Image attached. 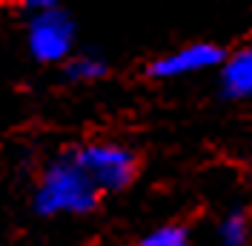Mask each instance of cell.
<instances>
[{"label": "cell", "instance_id": "obj_2", "mask_svg": "<svg viewBox=\"0 0 252 246\" xmlns=\"http://www.w3.org/2000/svg\"><path fill=\"white\" fill-rule=\"evenodd\" d=\"M23 40L37 66H63L78 49V23L55 0H26L23 6Z\"/></svg>", "mask_w": 252, "mask_h": 246}, {"label": "cell", "instance_id": "obj_7", "mask_svg": "<svg viewBox=\"0 0 252 246\" xmlns=\"http://www.w3.org/2000/svg\"><path fill=\"white\" fill-rule=\"evenodd\" d=\"M215 244L218 246H250L252 244V223L250 212L244 206H232L215 226Z\"/></svg>", "mask_w": 252, "mask_h": 246}, {"label": "cell", "instance_id": "obj_8", "mask_svg": "<svg viewBox=\"0 0 252 246\" xmlns=\"http://www.w3.org/2000/svg\"><path fill=\"white\" fill-rule=\"evenodd\" d=\"M138 246H192V235L184 223H160L146 232Z\"/></svg>", "mask_w": 252, "mask_h": 246}, {"label": "cell", "instance_id": "obj_6", "mask_svg": "<svg viewBox=\"0 0 252 246\" xmlns=\"http://www.w3.org/2000/svg\"><path fill=\"white\" fill-rule=\"evenodd\" d=\"M61 75L72 86H92L109 77V61L97 49H75L72 58L61 66Z\"/></svg>", "mask_w": 252, "mask_h": 246}, {"label": "cell", "instance_id": "obj_1", "mask_svg": "<svg viewBox=\"0 0 252 246\" xmlns=\"http://www.w3.org/2000/svg\"><path fill=\"white\" fill-rule=\"evenodd\" d=\"M100 192L83 175L72 152H58L37 169L29 195L32 212L43 220L52 217H86L100 206Z\"/></svg>", "mask_w": 252, "mask_h": 246}, {"label": "cell", "instance_id": "obj_3", "mask_svg": "<svg viewBox=\"0 0 252 246\" xmlns=\"http://www.w3.org/2000/svg\"><path fill=\"white\" fill-rule=\"evenodd\" d=\"M69 152L83 169V175L92 181V186L100 192V198L129 189L141 175L138 152L118 140H86L72 146Z\"/></svg>", "mask_w": 252, "mask_h": 246}, {"label": "cell", "instance_id": "obj_4", "mask_svg": "<svg viewBox=\"0 0 252 246\" xmlns=\"http://www.w3.org/2000/svg\"><path fill=\"white\" fill-rule=\"evenodd\" d=\"M226 58V49L209 40H195L187 46H178L172 52H163L146 63V77L152 80H172V77L201 75L209 69H218Z\"/></svg>", "mask_w": 252, "mask_h": 246}, {"label": "cell", "instance_id": "obj_5", "mask_svg": "<svg viewBox=\"0 0 252 246\" xmlns=\"http://www.w3.org/2000/svg\"><path fill=\"white\" fill-rule=\"evenodd\" d=\"M218 69V89L226 100H252V46L226 52Z\"/></svg>", "mask_w": 252, "mask_h": 246}]
</instances>
